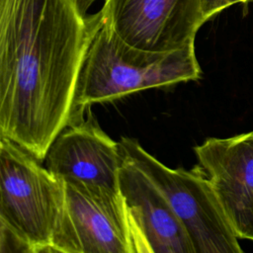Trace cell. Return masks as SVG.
<instances>
[{
	"label": "cell",
	"mask_w": 253,
	"mask_h": 253,
	"mask_svg": "<svg viewBox=\"0 0 253 253\" xmlns=\"http://www.w3.org/2000/svg\"><path fill=\"white\" fill-rule=\"evenodd\" d=\"M81 0H0V136L40 161L72 120L101 11Z\"/></svg>",
	"instance_id": "cell-1"
},
{
	"label": "cell",
	"mask_w": 253,
	"mask_h": 253,
	"mask_svg": "<svg viewBox=\"0 0 253 253\" xmlns=\"http://www.w3.org/2000/svg\"><path fill=\"white\" fill-rule=\"evenodd\" d=\"M201 74L195 43L166 53L140 51L125 44L103 21L79 75L70 123L83 119L92 105L198 80Z\"/></svg>",
	"instance_id": "cell-2"
},
{
	"label": "cell",
	"mask_w": 253,
	"mask_h": 253,
	"mask_svg": "<svg viewBox=\"0 0 253 253\" xmlns=\"http://www.w3.org/2000/svg\"><path fill=\"white\" fill-rule=\"evenodd\" d=\"M29 151L0 136V252H51L64 182Z\"/></svg>",
	"instance_id": "cell-3"
},
{
	"label": "cell",
	"mask_w": 253,
	"mask_h": 253,
	"mask_svg": "<svg viewBox=\"0 0 253 253\" xmlns=\"http://www.w3.org/2000/svg\"><path fill=\"white\" fill-rule=\"evenodd\" d=\"M122 153L160 189L184 225L195 253L243 252L233 227L202 166L169 168L148 153L136 139L123 136Z\"/></svg>",
	"instance_id": "cell-4"
},
{
	"label": "cell",
	"mask_w": 253,
	"mask_h": 253,
	"mask_svg": "<svg viewBox=\"0 0 253 253\" xmlns=\"http://www.w3.org/2000/svg\"><path fill=\"white\" fill-rule=\"evenodd\" d=\"M51 252L133 253L123 197L111 189L70 178Z\"/></svg>",
	"instance_id": "cell-5"
},
{
	"label": "cell",
	"mask_w": 253,
	"mask_h": 253,
	"mask_svg": "<svg viewBox=\"0 0 253 253\" xmlns=\"http://www.w3.org/2000/svg\"><path fill=\"white\" fill-rule=\"evenodd\" d=\"M104 23L126 45L166 53L195 43L206 23L203 0H104Z\"/></svg>",
	"instance_id": "cell-6"
},
{
	"label": "cell",
	"mask_w": 253,
	"mask_h": 253,
	"mask_svg": "<svg viewBox=\"0 0 253 253\" xmlns=\"http://www.w3.org/2000/svg\"><path fill=\"white\" fill-rule=\"evenodd\" d=\"M119 189L133 253H195L193 243L168 200L152 180L123 154Z\"/></svg>",
	"instance_id": "cell-7"
},
{
	"label": "cell",
	"mask_w": 253,
	"mask_h": 253,
	"mask_svg": "<svg viewBox=\"0 0 253 253\" xmlns=\"http://www.w3.org/2000/svg\"><path fill=\"white\" fill-rule=\"evenodd\" d=\"M194 150L236 235L253 241V131L209 137Z\"/></svg>",
	"instance_id": "cell-8"
},
{
	"label": "cell",
	"mask_w": 253,
	"mask_h": 253,
	"mask_svg": "<svg viewBox=\"0 0 253 253\" xmlns=\"http://www.w3.org/2000/svg\"><path fill=\"white\" fill-rule=\"evenodd\" d=\"M120 143L94 119L67 125L50 144L45 167L59 178H70L119 192L123 164Z\"/></svg>",
	"instance_id": "cell-9"
},
{
	"label": "cell",
	"mask_w": 253,
	"mask_h": 253,
	"mask_svg": "<svg viewBox=\"0 0 253 253\" xmlns=\"http://www.w3.org/2000/svg\"><path fill=\"white\" fill-rule=\"evenodd\" d=\"M253 0H203L204 18L209 21L211 18L220 13L222 10L235 4H247Z\"/></svg>",
	"instance_id": "cell-10"
},
{
	"label": "cell",
	"mask_w": 253,
	"mask_h": 253,
	"mask_svg": "<svg viewBox=\"0 0 253 253\" xmlns=\"http://www.w3.org/2000/svg\"><path fill=\"white\" fill-rule=\"evenodd\" d=\"M94 1H97V0H81V2L84 4V6L86 7V6H88V5H90L92 2H94Z\"/></svg>",
	"instance_id": "cell-11"
}]
</instances>
